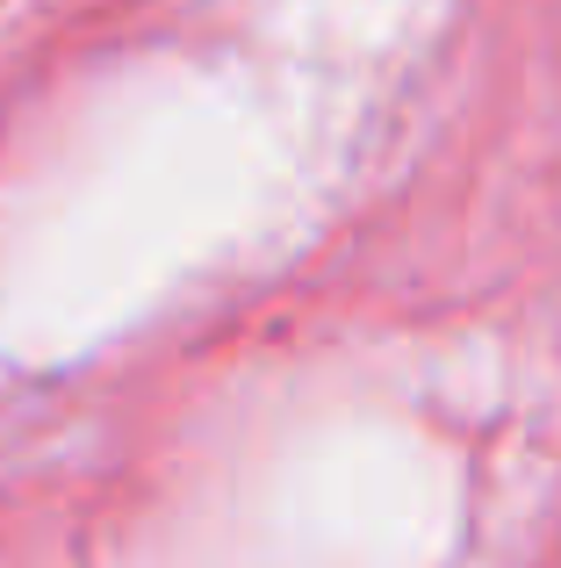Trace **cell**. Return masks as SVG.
<instances>
[]
</instances>
